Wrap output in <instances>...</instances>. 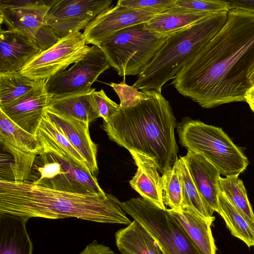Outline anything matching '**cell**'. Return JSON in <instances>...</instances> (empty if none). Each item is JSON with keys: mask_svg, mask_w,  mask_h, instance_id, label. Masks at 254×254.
<instances>
[{"mask_svg": "<svg viewBox=\"0 0 254 254\" xmlns=\"http://www.w3.org/2000/svg\"><path fill=\"white\" fill-rule=\"evenodd\" d=\"M174 5L198 12L214 13L230 10L223 0H176Z\"/></svg>", "mask_w": 254, "mask_h": 254, "instance_id": "obj_33", "label": "cell"}, {"mask_svg": "<svg viewBox=\"0 0 254 254\" xmlns=\"http://www.w3.org/2000/svg\"><path fill=\"white\" fill-rule=\"evenodd\" d=\"M4 149L10 152L14 157V163L10 165L14 180L22 182L27 180L36 156L24 153L14 148L6 141L0 140Z\"/></svg>", "mask_w": 254, "mask_h": 254, "instance_id": "obj_31", "label": "cell"}, {"mask_svg": "<svg viewBox=\"0 0 254 254\" xmlns=\"http://www.w3.org/2000/svg\"><path fill=\"white\" fill-rule=\"evenodd\" d=\"M79 254H117L109 247L94 240L87 245Z\"/></svg>", "mask_w": 254, "mask_h": 254, "instance_id": "obj_36", "label": "cell"}, {"mask_svg": "<svg viewBox=\"0 0 254 254\" xmlns=\"http://www.w3.org/2000/svg\"><path fill=\"white\" fill-rule=\"evenodd\" d=\"M118 203L154 237L164 254H203L180 222L168 211L142 197Z\"/></svg>", "mask_w": 254, "mask_h": 254, "instance_id": "obj_7", "label": "cell"}, {"mask_svg": "<svg viewBox=\"0 0 254 254\" xmlns=\"http://www.w3.org/2000/svg\"><path fill=\"white\" fill-rule=\"evenodd\" d=\"M43 50L32 40L11 30L0 31V74L20 71Z\"/></svg>", "mask_w": 254, "mask_h": 254, "instance_id": "obj_15", "label": "cell"}, {"mask_svg": "<svg viewBox=\"0 0 254 254\" xmlns=\"http://www.w3.org/2000/svg\"><path fill=\"white\" fill-rule=\"evenodd\" d=\"M195 186L205 203L214 211H218V180L220 174L206 158L188 151L183 157Z\"/></svg>", "mask_w": 254, "mask_h": 254, "instance_id": "obj_17", "label": "cell"}, {"mask_svg": "<svg viewBox=\"0 0 254 254\" xmlns=\"http://www.w3.org/2000/svg\"><path fill=\"white\" fill-rule=\"evenodd\" d=\"M95 88L64 97L51 98L49 110L57 114L92 123L99 117L94 111L92 95Z\"/></svg>", "mask_w": 254, "mask_h": 254, "instance_id": "obj_22", "label": "cell"}, {"mask_svg": "<svg viewBox=\"0 0 254 254\" xmlns=\"http://www.w3.org/2000/svg\"><path fill=\"white\" fill-rule=\"evenodd\" d=\"M52 2V0H0V23L29 38L43 50H47L60 38L47 22Z\"/></svg>", "mask_w": 254, "mask_h": 254, "instance_id": "obj_8", "label": "cell"}, {"mask_svg": "<svg viewBox=\"0 0 254 254\" xmlns=\"http://www.w3.org/2000/svg\"><path fill=\"white\" fill-rule=\"evenodd\" d=\"M118 200L111 194L74 193L50 189L27 180H0V213L27 220L33 217H74L128 225L131 221Z\"/></svg>", "mask_w": 254, "mask_h": 254, "instance_id": "obj_2", "label": "cell"}, {"mask_svg": "<svg viewBox=\"0 0 254 254\" xmlns=\"http://www.w3.org/2000/svg\"><path fill=\"white\" fill-rule=\"evenodd\" d=\"M238 176H220L218 185L219 191L254 228V213L245 187Z\"/></svg>", "mask_w": 254, "mask_h": 254, "instance_id": "obj_26", "label": "cell"}, {"mask_svg": "<svg viewBox=\"0 0 254 254\" xmlns=\"http://www.w3.org/2000/svg\"><path fill=\"white\" fill-rule=\"evenodd\" d=\"M161 177L164 205L174 210L180 209L183 205V195L178 160L172 167L162 174Z\"/></svg>", "mask_w": 254, "mask_h": 254, "instance_id": "obj_29", "label": "cell"}, {"mask_svg": "<svg viewBox=\"0 0 254 254\" xmlns=\"http://www.w3.org/2000/svg\"><path fill=\"white\" fill-rule=\"evenodd\" d=\"M40 165L33 182L50 189L74 193H106L90 172L78 165L68 155L42 152L38 156Z\"/></svg>", "mask_w": 254, "mask_h": 254, "instance_id": "obj_9", "label": "cell"}, {"mask_svg": "<svg viewBox=\"0 0 254 254\" xmlns=\"http://www.w3.org/2000/svg\"><path fill=\"white\" fill-rule=\"evenodd\" d=\"M0 138L27 154L37 156L43 151L42 147L37 136L22 129L0 109Z\"/></svg>", "mask_w": 254, "mask_h": 254, "instance_id": "obj_23", "label": "cell"}, {"mask_svg": "<svg viewBox=\"0 0 254 254\" xmlns=\"http://www.w3.org/2000/svg\"><path fill=\"white\" fill-rule=\"evenodd\" d=\"M44 114L65 135L85 160L90 172L96 177L97 147L90 136L89 124L57 114L48 109Z\"/></svg>", "mask_w": 254, "mask_h": 254, "instance_id": "obj_16", "label": "cell"}, {"mask_svg": "<svg viewBox=\"0 0 254 254\" xmlns=\"http://www.w3.org/2000/svg\"><path fill=\"white\" fill-rule=\"evenodd\" d=\"M227 11L214 12L199 22L169 35L132 86L137 90L162 88L220 30Z\"/></svg>", "mask_w": 254, "mask_h": 254, "instance_id": "obj_4", "label": "cell"}, {"mask_svg": "<svg viewBox=\"0 0 254 254\" xmlns=\"http://www.w3.org/2000/svg\"><path fill=\"white\" fill-rule=\"evenodd\" d=\"M176 0H119L117 3L127 7L160 14L174 4Z\"/></svg>", "mask_w": 254, "mask_h": 254, "instance_id": "obj_35", "label": "cell"}, {"mask_svg": "<svg viewBox=\"0 0 254 254\" xmlns=\"http://www.w3.org/2000/svg\"><path fill=\"white\" fill-rule=\"evenodd\" d=\"M168 36L151 32L141 23L123 29L105 39L99 47L120 76L138 75Z\"/></svg>", "mask_w": 254, "mask_h": 254, "instance_id": "obj_6", "label": "cell"}, {"mask_svg": "<svg viewBox=\"0 0 254 254\" xmlns=\"http://www.w3.org/2000/svg\"><path fill=\"white\" fill-rule=\"evenodd\" d=\"M112 0H52L47 15V22L60 38L84 29L104 10Z\"/></svg>", "mask_w": 254, "mask_h": 254, "instance_id": "obj_12", "label": "cell"}, {"mask_svg": "<svg viewBox=\"0 0 254 254\" xmlns=\"http://www.w3.org/2000/svg\"><path fill=\"white\" fill-rule=\"evenodd\" d=\"M159 14L117 3L92 20L82 33L87 44L99 47L106 38L126 28L144 23Z\"/></svg>", "mask_w": 254, "mask_h": 254, "instance_id": "obj_13", "label": "cell"}, {"mask_svg": "<svg viewBox=\"0 0 254 254\" xmlns=\"http://www.w3.org/2000/svg\"><path fill=\"white\" fill-rule=\"evenodd\" d=\"M179 143L188 151L201 154L225 176L239 175L249 161L221 128L189 117L177 124Z\"/></svg>", "mask_w": 254, "mask_h": 254, "instance_id": "obj_5", "label": "cell"}, {"mask_svg": "<svg viewBox=\"0 0 254 254\" xmlns=\"http://www.w3.org/2000/svg\"><path fill=\"white\" fill-rule=\"evenodd\" d=\"M167 210L180 222L203 254H216L217 249L211 225L189 207L183 206L177 210Z\"/></svg>", "mask_w": 254, "mask_h": 254, "instance_id": "obj_21", "label": "cell"}, {"mask_svg": "<svg viewBox=\"0 0 254 254\" xmlns=\"http://www.w3.org/2000/svg\"><path fill=\"white\" fill-rule=\"evenodd\" d=\"M254 63V14L233 9L214 37L176 75L171 83L205 108L245 102Z\"/></svg>", "mask_w": 254, "mask_h": 254, "instance_id": "obj_1", "label": "cell"}, {"mask_svg": "<svg viewBox=\"0 0 254 254\" xmlns=\"http://www.w3.org/2000/svg\"><path fill=\"white\" fill-rule=\"evenodd\" d=\"M229 9L239 10L254 14V0H225Z\"/></svg>", "mask_w": 254, "mask_h": 254, "instance_id": "obj_37", "label": "cell"}, {"mask_svg": "<svg viewBox=\"0 0 254 254\" xmlns=\"http://www.w3.org/2000/svg\"><path fill=\"white\" fill-rule=\"evenodd\" d=\"M178 163L182 188V206L190 208L211 225L215 219L214 211L205 203L197 189L183 157L178 159Z\"/></svg>", "mask_w": 254, "mask_h": 254, "instance_id": "obj_25", "label": "cell"}, {"mask_svg": "<svg viewBox=\"0 0 254 254\" xmlns=\"http://www.w3.org/2000/svg\"><path fill=\"white\" fill-rule=\"evenodd\" d=\"M218 213L224 220L231 234L248 247L254 246V228L219 191Z\"/></svg>", "mask_w": 254, "mask_h": 254, "instance_id": "obj_27", "label": "cell"}, {"mask_svg": "<svg viewBox=\"0 0 254 254\" xmlns=\"http://www.w3.org/2000/svg\"><path fill=\"white\" fill-rule=\"evenodd\" d=\"M28 220L0 213V254H32L26 224Z\"/></svg>", "mask_w": 254, "mask_h": 254, "instance_id": "obj_19", "label": "cell"}, {"mask_svg": "<svg viewBox=\"0 0 254 254\" xmlns=\"http://www.w3.org/2000/svg\"><path fill=\"white\" fill-rule=\"evenodd\" d=\"M248 79L252 86H254V63L249 70Z\"/></svg>", "mask_w": 254, "mask_h": 254, "instance_id": "obj_39", "label": "cell"}, {"mask_svg": "<svg viewBox=\"0 0 254 254\" xmlns=\"http://www.w3.org/2000/svg\"><path fill=\"white\" fill-rule=\"evenodd\" d=\"M91 48L83 33L77 31L60 38L56 43L34 57L20 72L32 79L46 80L82 59Z\"/></svg>", "mask_w": 254, "mask_h": 254, "instance_id": "obj_11", "label": "cell"}, {"mask_svg": "<svg viewBox=\"0 0 254 254\" xmlns=\"http://www.w3.org/2000/svg\"><path fill=\"white\" fill-rule=\"evenodd\" d=\"M60 146L78 166L89 171L85 160L65 135L44 114L38 130Z\"/></svg>", "mask_w": 254, "mask_h": 254, "instance_id": "obj_30", "label": "cell"}, {"mask_svg": "<svg viewBox=\"0 0 254 254\" xmlns=\"http://www.w3.org/2000/svg\"><path fill=\"white\" fill-rule=\"evenodd\" d=\"M94 111L103 122H108L119 111L120 106L106 94L103 89L94 91L92 95Z\"/></svg>", "mask_w": 254, "mask_h": 254, "instance_id": "obj_32", "label": "cell"}, {"mask_svg": "<svg viewBox=\"0 0 254 254\" xmlns=\"http://www.w3.org/2000/svg\"><path fill=\"white\" fill-rule=\"evenodd\" d=\"M147 97L134 106L121 108L102 127L109 139L155 162L162 174L178 160L176 118L161 92L143 90Z\"/></svg>", "mask_w": 254, "mask_h": 254, "instance_id": "obj_3", "label": "cell"}, {"mask_svg": "<svg viewBox=\"0 0 254 254\" xmlns=\"http://www.w3.org/2000/svg\"><path fill=\"white\" fill-rule=\"evenodd\" d=\"M45 83V80L22 96L0 106V109L11 120L35 136H37L44 112L50 102Z\"/></svg>", "mask_w": 254, "mask_h": 254, "instance_id": "obj_14", "label": "cell"}, {"mask_svg": "<svg viewBox=\"0 0 254 254\" xmlns=\"http://www.w3.org/2000/svg\"><path fill=\"white\" fill-rule=\"evenodd\" d=\"M44 80L30 78L20 71L0 74V106L26 94Z\"/></svg>", "mask_w": 254, "mask_h": 254, "instance_id": "obj_28", "label": "cell"}, {"mask_svg": "<svg viewBox=\"0 0 254 254\" xmlns=\"http://www.w3.org/2000/svg\"><path fill=\"white\" fill-rule=\"evenodd\" d=\"M111 67L102 50L91 49L70 67L45 80V89L51 98H56L90 90L93 83Z\"/></svg>", "mask_w": 254, "mask_h": 254, "instance_id": "obj_10", "label": "cell"}, {"mask_svg": "<svg viewBox=\"0 0 254 254\" xmlns=\"http://www.w3.org/2000/svg\"><path fill=\"white\" fill-rule=\"evenodd\" d=\"M213 13H170L163 12L144 23L145 28L165 36L186 28Z\"/></svg>", "mask_w": 254, "mask_h": 254, "instance_id": "obj_24", "label": "cell"}, {"mask_svg": "<svg viewBox=\"0 0 254 254\" xmlns=\"http://www.w3.org/2000/svg\"><path fill=\"white\" fill-rule=\"evenodd\" d=\"M115 237L122 254H164L154 237L135 220L117 231Z\"/></svg>", "mask_w": 254, "mask_h": 254, "instance_id": "obj_20", "label": "cell"}, {"mask_svg": "<svg viewBox=\"0 0 254 254\" xmlns=\"http://www.w3.org/2000/svg\"><path fill=\"white\" fill-rule=\"evenodd\" d=\"M129 153L137 167L134 176L129 182L130 186L143 198L166 209L163 201L162 177L157 165L152 159L139 153Z\"/></svg>", "mask_w": 254, "mask_h": 254, "instance_id": "obj_18", "label": "cell"}, {"mask_svg": "<svg viewBox=\"0 0 254 254\" xmlns=\"http://www.w3.org/2000/svg\"><path fill=\"white\" fill-rule=\"evenodd\" d=\"M118 95L121 108H127L136 105L147 98L145 93L139 92L132 86L127 85L124 80L119 84L112 82L109 84Z\"/></svg>", "mask_w": 254, "mask_h": 254, "instance_id": "obj_34", "label": "cell"}, {"mask_svg": "<svg viewBox=\"0 0 254 254\" xmlns=\"http://www.w3.org/2000/svg\"><path fill=\"white\" fill-rule=\"evenodd\" d=\"M245 99L252 111L254 112V86L247 91L245 95Z\"/></svg>", "mask_w": 254, "mask_h": 254, "instance_id": "obj_38", "label": "cell"}]
</instances>
